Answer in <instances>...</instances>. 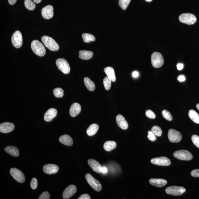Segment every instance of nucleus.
Here are the masks:
<instances>
[{
  "mask_svg": "<svg viewBox=\"0 0 199 199\" xmlns=\"http://www.w3.org/2000/svg\"><path fill=\"white\" fill-rule=\"evenodd\" d=\"M88 163L94 172L97 173H100L101 172L102 167L101 164L96 160L90 159L88 161Z\"/></svg>",
  "mask_w": 199,
  "mask_h": 199,
  "instance_id": "obj_17",
  "label": "nucleus"
},
{
  "mask_svg": "<svg viewBox=\"0 0 199 199\" xmlns=\"http://www.w3.org/2000/svg\"><path fill=\"white\" fill-rule=\"evenodd\" d=\"M90 195L88 194H83L79 197L78 199H90Z\"/></svg>",
  "mask_w": 199,
  "mask_h": 199,
  "instance_id": "obj_43",
  "label": "nucleus"
},
{
  "mask_svg": "<svg viewBox=\"0 0 199 199\" xmlns=\"http://www.w3.org/2000/svg\"><path fill=\"white\" fill-rule=\"evenodd\" d=\"M39 199H50V195L48 192L47 191H45L41 194L40 196Z\"/></svg>",
  "mask_w": 199,
  "mask_h": 199,
  "instance_id": "obj_41",
  "label": "nucleus"
},
{
  "mask_svg": "<svg viewBox=\"0 0 199 199\" xmlns=\"http://www.w3.org/2000/svg\"><path fill=\"white\" fill-rule=\"evenodd\" d=\"M9 4L11 5H13L16 3L17 0H8Z\"/></svg>",
  "mask_w": 199,
  "mask_h": 199,
  "instance_id": "obj_47",
  "label": "nucleus"
},
{
  "mask_svg": "<svg viewBox=\"0 0 199 199\" xmlns=\"http://www.w3.org/2000/svg\"><path fill=\"white\" fill-rule=\"evenodd\" d=\"M117 146V143L113 141H108L106 142L104 145L105 150L109 152L115 149Z\"/></svg>",
  "mask_w": 199,
  "mask_h": 199,
  "instance_id": "obj_28",
  "label": "nucleus"
},
{
  "mask_svg": "<svg viewBox=\"0 0 199 199\" xmlns=\"http://www.w3.org/2000/svg\"><path fill=\"white\" fill-rule=\"evenodd\" d=\"M148 138L150 141L154 142L156 140V136L151 131H149L148 132Z\"/></svg>",
  "mask_w": 199,
  "mask_h": 199,
  "instance_id": "obj_38",
  "label": "nucleus"
},
{
  "mask_svg": "<svg viewBox=\"0 0 199 199\" xmlns=\"http://www.w3.org/2000/svg\"><path fill=\"white\" fill-rule=\"evenodd\" d=\"M108 172V169L107 168L105 167H102L101 172L103 173H106Z\"/></svg>",
  "mask_w": 199,
  "mask_h": 199,
  "instance_id": "obj_48",
  "label": "nucleus"
},
{
  "mask_svg": "<svg viewBox=\"0 0 199 199\" xmlns=\"http://www.w3.org/2000/svg\"><path fill=\"white\" fill-rule=\"evenodd\" d=\"M41 40L43 44L49 50L55 51L59 50V47L58 43L50 37L43 36L42 37Z\"/></svg>",
  "mask_w": 199,
  "mask_h": 199,
  "instance_id": "obj_1",
  "label": "nucleus"
},
{
  "mask_svg": "<svg viewBox=\"0 0 199 199\" xmlns=\"http://www.w3.org/2000/svg\"><path fill=\"white\" fill-rule=\"evenodd\" d=\"M43 171L46 174H54L58 172L59 170V167L58 166L55 164H48L43 166Z\"/></svg>",
  "mask_w": 199,
  "mask_h": 199,
  "instance_id": "obj_16",
  "label": "nucleus"
},
{
  "mask_svg": "<svg viewBox=\"0 0 199 199\" xmlns=\"http://www.w3.org/2000/svg\"><path fill=\"white\" fill-rule=\"evenodd\" d=\"M196 107L197 109L199 111V103L197 105Z\"/></svg>",
  "mask_w": 199,
  "mask_h": 199,
  "instance_id": "obj_50",
  "label": "nucleus"
},
{
  "mask_svg": "<svg viewBox=\"0 0 199 199\" xmlns=\"http://www.w3.org/2000/svg\"><path fill=\"white\" fill-rule=\"evenodd\" d=\"M81 111V107L79 104L75 103L72 105L69 109V113L72 117H75L78 115Z\"/></svg>",
  "mask_w": 199,
  "mask_h": 199,
  "instance_id": "obj_20",
  "label": "nucleus"
},
{
  "mask_svg": "<svg viewBox=\"0 0 199 199\" xmlns=\"http://www.w3.org/2000/svg\"><path fill=\"white\" fill-rule=\"evenodd\" d=\"M85 85L87 89L90 91H93L95 89V83L87 77H86L84 79Z\"/></svg>",
  "mask_w": 199,
  "mask_h": 199,
  "instance_id": "obj_26",
  "label": "nucleus"
},
{
  "mask_svg": "<svg viewBox=\"0 0 199 199\" xmlns=\"http://www.w3.org/2000/svg\"><path fill=\"white\" fill-rule=\"evenodd\" d=\"M12 42L14 47L17 48L21 47L23 44L22 34L19 31H16L12 37Z\"/></svg>",
  "mask_w": 199,
  "mask_h": 199,
  "instance_id": "obj_9",
  "label": "nucleus"
},
{
  "mask_svg": "<svg viewBox=\"0 0 199 199\" xmlns=\"http://www.w3.org/2000/svg\"><path fill=\"white\" fill-rule=\"evenodd\" d=\"M179 20L181 22L189 25H191L196 22L197 18L194 15L189 13H183L179 17Z\"/></svg>",
  "mask_w": 199,
  "mask_h": 199,
  "instance_id": "obj_8",
  "label": "nucleus"
},
{
  "mask_svg": "<svg viewBox=\"0 0 199 199\" xmlns=\"http://www.w3.org/2000/svg\"><path fill=\"white\" fill-rule=\"evenodd\" d=\"M145 114L146 116L149 118L155 119L156 118L155 114L152 111L150 110V109L146 111Z\"/></svg>",
  "mask_w": 199,
  "mask_h": 199,
  "instance_id": "obj_40",
  "label": "nucleus"
},
{
  "mask_svg": "<svg viewBox=\"0 0 199 199\" xmlns=\"http://www.w3.org/2000/svg\"><path fill=\"white\" fill-rule=\"evenodd\" d=\"M105 73L107 75V77L112 82H115L116 80L115 70L113 68L111 67H107L104 69Z\"/></svg>",
  "mask_w": 199,
  "mask_h": 199,
  "instance_id": "obj_25",
  "label": "nucleus"
},
{
  "mask_svg": "<svg viewBox=\"0 0 199 199\" xmlns=\"http://www.w3.org/2000/svg\"><path fill=\"white\" fill-rule=\"evenodd\" d=\"M79 54V58L83 60H89L93 56V53L91 51L81 50Z\"/></svg>",
  "mask_w": 199,
  "mask_h": 199,
  "instance_id": "obj_24",
  "label": "nucleus"
},
{
  "mask_svg": "<svg viewBox=\"0 0 199 199\" xmlns=\"http://www.w3.org/2000/svg\"><path fill=\"white\" fill-rule=\"evenodd\" d=\"M77 188L74 185H70L68 187L63 193L62 196L64 199H69L76 192Z\"/></svg>",
  "mask_w": 199,
  "mask_h": 199,
  "instance_id": "obj_14",
  "label": "nucleus"
},
{
  "mask_svg": "<svg viewBox=\"0 0 199 199\" xmlns=\"http://www.w3.org/2000/svg\"><path fill=\"white\" fill-rule=\"evenodd\" d=\"M4 151L7 153L12 156L18 157L19 155V151L18 148L14 146H7L4 148Z\"/></svg>",
  "mask_w": 199,
  "mask_h": 199,
  "instance_id": "obj_23",
  "label": "nucleus"
},
{
  "mask_svg": "<svg viewBox=\"0 0 199 199\" xmlns=\"http://www.w3.org/2000/svg\"><path fill=\"white\" fill-rule=\"evenodd\" d=\"M191 175L194 177H199V169H195L191 171Z\"/></svg>",
  "mask_w": 199,
  "mask_h": 199,
  "instance_id": "obj_42",
  "label": "nucleus"
},
{
  "mask_svg": "<svg viewBox=\"0 0 199 199\" xmlns=\"http://www.w3.org/2000/svg\"><path fill=\"white\" fill-rule=\"evenodd\" d=\"M10 173L12 177L18 182L23 183L25 181V176L19 170L15 168H12L10 170Z\"/></svg>",
  "mask_w": 199,
  "mask_h": 199,
  "instance_id": "obj_11",
  "label": "nucleus"
},
{
  "mask_svg": "<svg viewBox=\"0 0 199 199\" xmlns=\"http://www.w3.org/2000/svg\"><path fill=\"white\" fill-rule=\"evenodd\" d=\"M132 76L134 78H136L138 76L139 73L137 71H134L132 73Z\"/></svg>",
  "mask_w": 199,
  "mask_h": 199,
  "instance_id": "obj_46",
  "label": "nucleus"
},
{
  "mask_svg": "<svg viewBox=\"0 0 199 199\" xmlns=\"http://www.w3.org/2000/svg\"><path fill=\"white\" fill-rule=\"evenodd\" d=\"M59 141L62 144L67 146H71L73 144V140L68 135L61 136L59 137Z\"/></svg>",
  "mask_w": 199,
  "mask_h": 199,
  "instance_id": "obj_22",
  "label": "nucleus"
},
{
  "mask_svg": "<svg viewBox=\"0 0 199 199\" xmlns=\"http://www.w3.org/2000/svg\"><path fill=\"white\" fill-rule=\"evenodd\" d=\"M151 162L153 164L159 166H169L171 163L169 158L163 156L152 159Z\"/></svg>",
  "mask_w": 199,
  "mask_h": 199,
  "instance_id": "obj_12",
  "label": "nucleus"
},
{
  "mask_svg": "<svg viewBox=\"0 0 199 199\" xmlns=\"http://www.w3.org/2000/svg\"><path fill=\"white\" fill-rule=\"evenodd\" d=\"M149 183L152 186L158 187H162L167 184L166 180L163 179L152 178L149 180Z\"/></svg>",
  "mask_w": 199,
  "mask_h": 199,
  "instance_id": "obj_21",
  "label": "nucleus"
},
{
  "mask_svg": "<svg viewBox=\"0 0 199 199\" xmlns=\"http://www.w3.org/2000/svg\"><path fill=\"white\" fill-rule=\"evenodd\" d=\"M173 155L176 158L180 160L189 161L192 160L193 158L192 154L189 151L185 150H180L176 151Z\"/></svg>",
  "mask_w": 199,
  "mask_h": 199,
  "instance_id": "obj_4",
  "label": "nucleus"
},
{
  "mask_svg": "<svg viewBox=\"0 0 199 199\" xmlns=\"http://www.w3.org/2000/svg\"><path fill=\"white\" fill-rule=\"evenodd\" d=\"M131 0H119V4L123 10H126Z\"/></svg>",
  "mask_w": 199,
  "mask_h": 199,
  "instance_id": "obj_34",
  "label": "nucleus"
},
{
  "mask_svg": "<svg viewBox=\"0 0 199 199\" xmlns=\"http://www.w3.org/2000/svg\"><path fill=\"white\" fill-rule=\"evenodd\" d=\"M82 37L83 41L86 43H89L91 41H94L95 40V37L93 35L88 33H83Z\"/></svg>",
  "mask_w": 199,
  "mask_h": 199,
  "instance_id": "obj_30",
  "label": "nucleus"
},
{
  "mask_svg": "<svg viewBox=\"0 0 199 199\" xmlns=\"http://www.w3.org/2000/svg\"><path fill=\"white\" fill-rule=\"evenodd\" d=\"M15 126L13 123L5 122L0 125V132L3 133H8L12 132L15 129Z\"/></svg>",
  "mask_w": 199,
  "mask_h": 199,
  "instance_id": "obj_15",
  "label": "nucleus"
},
{
  "mask_svg": "<svg viewBox=\"0 0 199 199\" xmlns=\"http://www.w3.org/2000/svg\"><path fill=\"white\" fill-rule=\"evenodd\" d=\"M189 118L194 122L196 124H199V115L193 109H191L189 111Z\"/></svg>",
  "mask_w": 199,
  "mask_h": 199,
  "instance_id": "obj_29",
  "label": "nucleus"
},
{
  "mask_svg": "<svg viewBox=\"0 0 199 199\" xmlns=\"http://www.w3.org/2000/svg\"><path fill=\"white\" fill-rule=\"evenodd\" d=\"M116 120L119 127L124 130H126L128 129L129 125L127 122L123 115H117Z\"/></svg>",
  "mask_w": 199,
  "mask_h": 199,
  "instance_id": "obj_19",
  "label": "nucleus"
},
{
  "mask_svg": "<svg viewBox=\"0 0 199 199\" xmlns=\"http://www.w3.org/2000/svg\"><path fill=\"white\" fill-rule=\"evenodd\" d=\"M162 115L164 118L168 121H171L173 119V117L169 111L164 109L162 112Z\"/></svg>",
  "mask_w": 199,
  "mask_h": 199,
  "instance_id": "obj_36",
  "label": "nucleus"
},
{
  "mask_svg": "<svg viewBox=\"0 0 199 199\" xmlns=\"http://www.w3.org/2000/svg\"><path fill=\"white\" fill-rule=\"evenodd\" d=\"M57 111L54 108H51L47 111L44 115L45 121L50 122L52 121L54 118L56 116Z\"/></svg>",
  "mask_w": 199,
  "mask_h": 199,
  "instance_id": "obj_18",
  "label": "nucleus"
},
{
  "mask_svg": "<svg viewBox=\"0 0 199 199\" xmlns=\"http://www.w3.org/2000/svg\"><path fill=\"white\" fill-rule=\"evenodd\" d=\"M151 131L155 134L156 136L160 137L162 134L161 128L158 126H153L151 129Z\"/></svg>",
  "mask_w": 199,
  "mask_h": 199,
  "instance_id": "obj_33",
  "label": "nucleus"
},
{
  "mask_svg": "<svg viewBox=\"0 0 199 199\" xmlns=\"http://www.w3.org/2000/svg\"><path fill=\"white\" fill-rule=\"evenodd\" d=\"M31 47L32 51L37 55L43 57L46 54L45 48L40 42L37 40H35L32 41Z\"/></svg>",
  "mask_w": 199,
  "mask_h": 199,
  "instance_id": "obj_2",
  "label": "nucleus"
},
{
  "mask_svg": "<svg viewBox=\"0 0 199 199\" xmlns=\"http://www.w3.org/2000/svg\"><path fill=\"white\" fill-rule=\"evenodd\" d=\"M37 184L38 181L37 179L35 178H32L30 183L31 187L32 189H36L37 187Z\"/></svg>",
  "mask_w": 199,
  "mask_h": 199,
  "instance_id": "obj_39",
  "label": "nucleus"
},
{
  "mask_svg": "<svg viewBox=\"0 0 199 199\" xmlns=\"http://www.w3.org/2000/svg\"><path fill=\"white\" fill-rule=\"evenodd\" d=\"M112 81L107 76L103 80V84L105 89L106 90H109L110 89L112 85Z\"/></svg>",
  "mask_w": 199,
  "mask_h": 199,
  "instance_id": "obj_35",
  "label": "nucleus"
},
{
  "mask_svg": "<svg viewBox=\"0 0 199 199\" xmlns=\"http://www.w3.org/2000/svg\"><path fill=\"white\" fill-rule=\"evenodd\" d=\"M98 129H99V126L98 125L96 124H92L90 125L88 129H87L86 132L89 136H92L96 134Z\"/></svg>",
  "mask_w": 199,
  "mask_h": 199,
  "instance_id": "obj_27",
  "label": "nucleus"
},
{
  "mask_svg": "<svg viewBox=\"0 0 199 199\" xmlns=\"http://www.w3.org/2000/svg\"><path fill=\"white\" fill-rule=\"evenodd\" d=\"M33 1L36 4H39L41 1V0H33Z\"/></svg>",
  "mask_w": 199,
  "mask_h": 199,
  "instance_id": "obj_49",
  "label": "nucleus"
},
{
  "mask_svg": "<svg viewBox=\"0 0 199 199\" xmlns=\"http://www.w3.org/2000/svg\"><path fill=\"white\" fill-rule=\"evenodd\" d=\"M54 8L52 5H48L43 8L41 14L43 18L46 19H50L54 16Z\"/></svg>",
  "mask_w": 199,
  "mask_h": 199,
  "instance_id": "obj_13",
  "label": "nucleus"
},
{
  "mask_svg": "<svg viewBox=\"0 0 199 199\" xmlns=\"http://www.w3.org/2000/svg\"><path fill=\"white\" fill-rule=\"evenodd\" d=\"M178 81L180 82H183L185 81L186 78H185L184 76L180 75L178 77Z\"/></svg>",
  "mask_w": 199,
  "mask_h": 199,
  "instance_id": "obj_44",
  "label": "nucleus"
},
{
  "mask_svg": "<svg viewBox=\"0 0 199 199\" xmlns=\"http://www.w3.org/2000/svg\"><path fill=\"white\" fill-rule=\"evenodd\" d=\"M191 140L194 145L199 148V137L198 136L196 135H193L191 137Z\"/></svg>",
  "mask_w": 199,
  "mask_h": 199,
  "instance_id": "obj_37",
  "label": "nucleus"
},
{
  "mask_svg": "<svg viewBox=\"0 0 199 199\" xmlns=\"http://www.w3.org/2000/svg\"><path fill=\"white\" fill-rule=\"evenodd\" d=\"M169 141L172 143H178L181 141L182 135L180 132L175 129H170L168 133Z\"/></svg>",
  "mask_w": 199,
  "mask_h": 199,
  "instance_id": "obj_10",
  "label": "nucleus"
},
{
  "mask_svg": "<svg viewBox=\"0 0 199 199\" xmlns=\"http://www.w3.org/2000/svg\"><path fill=\"white\" fill-rule=\"evenodd\" d=\"M177 69H178V70H181L183 68V64H181V63H179V64H177Z\"/></svg>",
  "mask_w": 199,
  "mask_h": 199,
  "instance_id": "obj_45",
  "label": "nucleus"
},
{
  "mask_svg": "<svg viewBox=\"0 0 199 199\" xmlns=\"http://www.w3.org/2000/svg\"><path fill=\"white\" fill-rule=\"evenodd\" d=\"M151 62L154 68H158L161 67L164 62L162 55L159 52H154L151 55Z\"/></svg>",
  "mask_w": 199,
  "mask_h": 199,
  "instance_id": "obj_3",
  "label": "nucleus"
},
{
  "mask_svg": "<svg viewBox=\"0 0 199 199\" xmlns=\"http://www.w3.org/2000/svg\"><path fill=\"white\" fill-rule=\"evenodd\" d=\"M56 64L58 69L64 74H67L70 72V66L68 62L65 59H58L56 61Z\"/></svg>",
  "mask_w": 199,
  "mask_h": 199,
  "instance_id": "obj_5",
  "label": "nucleus"
},
{
  "mask_svg": "<svg viewBox=\"0 0 199 199\" xmlns=\"http://www.w3.org/2000/svg\"><path fill=\"white\" fill-rule=\"evenodd\" d=\"M146 1H148V2H149V1H152V0H145Z\"/></svg>",
  "mask_w": 199,
  "mask_h": 199,
  "instance_id": "obj_51",
  "label": "nucleus"
},
{
  "mask_svg": "<svg viewBox=\"0 0 199 199\" xmlns=\"http://www.w3.org/2000/svg\"><path fill=\"white\" fill-rule=\"evenodd\" d=\"M186 189L183 187L172 186L167 188L166 189V193L169 195L179 196L181 195L186 192Z\"/></svg>",
  "mask_w": 199,
  "mask_h": 199,
  "instance_id": "obj_6",
  "label": "nucleus"
},
{
  "mask_svg": "<svg viewBox=\"0 0 199 199\" xmlns=\"http://www.w3.org/2000/svg\"><path fill=\"white\" fill-rule=\"evenodd\" d=\"M53 93L56 98H62L64 96V91L61 88H56L53 90Z\"/></svg>",
  "mask_w": 199,
  "mask_h": 199,
  "instance_id": "obj_32",
  "label": "nucleus"
},
{
  "mask_svg": "<svg viewBox=\"0 0 199 199\" xmlns=\"http://www.w3.org/2000/svg\"><path fill=\"white\" fill-rule=\"evenodd\" d=\"M24 6L28 10H33L35 8V4L32 0H25Z\"/></svg>",
  "mask_w": 199,
  "mask_h": 199,
  "instance_id": "obj_31",
  "label": "nucleus"
},
{
  "mask_svg": "<svg viewBox=\"0 0 199 199\" xmlns=\"http://www.w3.org/2000/svg\"><path fill=\"white\" fill-rule=\"evenodd\" d=\"M86 180L90 186L95 190L100 191L102 189L101 184L98 180L94 178L90 174L87 173L85 176Z\"/></svg>",
  "mask_w": 199,
  "mask_h": 199,
  "instance_id": "obj_7",
  "label": "nucleus"
}]
</instances>
